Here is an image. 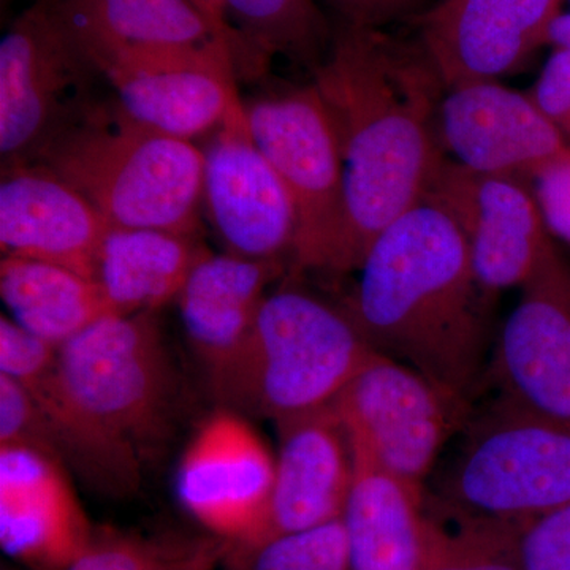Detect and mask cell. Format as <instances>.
<instances>
[{"label": "cell", "mask_w": 570, "mask_h": 570, "mask_svg": "<svg viewBox=\"0 0 570 570\" xmlns=\"http://www.w3.org/2000/svg\"><path fill=\"white\" fill-rule=\"evenodd\" d=\"M311 80L343 154L346 225L336 275H347L389 225L425 200L448 159L438 137L448 89L417 40L341 21Z\"/></svg>", "instance_id": "1"}, {"label": "cell", "mask_w": 570, "mask_h": 570, "mask_svg": "<svg viewBox=\"0 0 570 570\" xmlns=\"http://www.w3.org/2000/svg\"><path fill=\"white\" fill-rule=\"evenodd\" d=\"M358 273L341 303L371 347L468 401L482 371L490 296L455 223L422 202L377 236Z\"/></svg>", "instance_id": "2"}, {"label": "cell", "mask_w": 570, "mask_h": 570, "mask_svg": "<svg viewBox=\"0 0 570 570\" xmlns=\"http://www.w3.org/2000/svg\"><path fill=\"white\" fill-rule=\"evenodd\" d=\"M157 313L108 316L59 346L55 370L28 390L63 463L99 490L126 494L168 436L179 379Z\"/></svg>", "instance_id": "3"}, {"label": "cell", "mask_w": 570, "mask_h": 570, "mask_svg": "<svg viewBox=\"0 0 570 570\" xmlns=\"http://www.w3.org/2000/svg\"><path fill=\"white\" fill-rule=\"evenodd\" d=\"M33 163L80 190L111 227L202 235L204 153L102 99Z\"/></svg>", "instance_id": "4"}, {"label": "cell", "mask_w": 570, "mask_h": 570, "mask_svg": "<svg viewBox=\"0 0 570 570\" xmlns=\"http://www.w3.org/2000/svg\"><path fill=\"white\" fill-rule=\"evenodd\" d=\"M373 352L343 303L283 283L208 381L223 407L277 423L330 406Z\"/></svg>", "instance_id": "5"}, {"label": "cell", "mask_w": 570, "mask_h": 570, "mask_svg": "<svg viewBox=\"0 0 570 570\" xmlns=\"http://www.w3.org/2000/svg\"><path fill=\"white\" fill-rule=\"evenodd\" d=\"M102 73L62 0H33L0 41V156L33 163L94 105Z\"/></svg>", "instance_id": "6"}, {"label": "cell", "mask_w": 570, "mask_h": 570, "mask_svg": "<svg viewBox=\"0 0 570 570\" xmlns=\"http://www.w3.org/2000/svg\"><path fill=\"white\" fill-rule=\"evenodd\" d=\"M250 137L291 195L295 272L336 275L346 225V179L335 127L313 80L243 100Z\"/></svg>", "instance_id": "7"}, {"label": "cell", "mask_w": 570, "mask_h": 570, "mask_svg": "<svg viewBox=\"0 0 570 570\" xmlns=\"http://www.w3.org/2000/svg\"><path fill=\"white\" fill-rule=\"evenodd\" d=\"M449 498L478 515L530 521L570 505V422L501 397L469 428Z\"/></svg>", "instance_id": "8"}, {"label": "cell", "mask_w": 570, "mask_h": 570, "mask_svg": "<svg viewBox=\"0 0 570 570\" xmlns=\"http://www.w3.org/2000/svg\"><path fill=\"white\" fill-rule=\"evenodd\" d=\"M82 45L124 115L146 129L194 142L245 111L225 40L195 47Z\"/></svg>", "instance_id": "9"}, {"label": "cell", "mask_w": 570, "mask_h": 570, "mask_svg": "<svg viewBox=\"0 0 570 570\" xmlns=\"http://www.w3.org/2000/svg\"><path fill=\"white\" fill-rule=\"evenodd\" d=\"M466 401L374 351L330 404L354 456L422 487Z\"/></svg>", "instance_id": "10"}, {"label": "cell", "mask_w": 570, "mask_h": 570, "mask_svg": "<svg viewBox=\"0 0 570 570\" xmlns=\"http://www.w3.org/2000/svg\"><path fill=\"white\" fill-rule=\"evenodd\" d=\"M423 202L459 227L489 296L523 287L557 246L532 181L521 176L483 174L448 157Z\"/></svg>", "instance_id": "11"}, {"label": "cell", "mask_w": 570, "mask_h": 570, "mask_svg": "<svg viewBox=\"0 0 570 570\" xmlns=\"http://www.w3.org/2000/svg\"><path fill=\"white\" fill-rule=\"evenodd\" d=\"M276 456L246 415L220 407L198 425L176 478L183 508L232 550L245 549L264 524Z\"/></svg>", "instance_id": "12"}, {"label": "cell", "mask_w": 570, "mask_h": 570, "mask_svg": "<svg viewBox=\"0 0 570 570\" xmlns=\"http://www.w3.org/2000/svg\"><path fill=\"white\" fill-rule=\"evenodd\" d=\"M200 148L202 205L225 253L265 262L292 257L296 235L294 204L275 168L250 137L245 111L208 135Z\"/></svg>", "instance_id": "13"}, {"label": "cell", "mask_w": 570, "mask_h": 570, "mask_svg": "<svg viewBox=\"0 0 570 570\" xmlns=\"http://www.w3.org/2000/svg\"><path fill=\"white\" fill-rule=\"evenodd\" d=\"M564 0H438L412 18L445 89L519 73L547 40Z\"/></svg>", "instance_id": "14"}, {"label": "cell", "mask_w": 570, "mask_h": 570, "mask_svg": "<svg viewBox=\"0 0 570 570\" xmlns=\"http://www.w3.org/2000/svg\"><path fill=\"white\" fill-rule=\"evenodd\" d=\"M493 371L501 397L570 422V261L557 246L521 287Z\"/></svg>", "instance_id": "15"}, {"label": "cell", "mask_w": 570, "mask_h": 570, "mask_svg": "<svg viewBox=\"0 0 570 570\" xmlns=\"http://www.w3.org/2000/svg\"><path fill=\"white\" fill-rule=\"evenodd\" d=\"M438 137L445 156L471 170L530 181L569 145L528 92L499 81L448 89L439 105Z\"/></svg>", "instance_id": "16"}, {"label": "cell", "mask_w": 570, "mask_h": 570, "mask_svg": "<svg viewBox=\"0 0 570 570\" xmlns=\"http://www.w3.org/2000/svg\"><path fill=\"white\" fill-rule=\"evenodd\" d=\"M94 528L66 463L24 445H0V543L29 570H67Z\"/></svg>", "instance_id": "17"}, {"label": "cell", "mask_w": 570, "mask_h": 570, "mask_svg": "<svg viewBox=\"0 0 570 570\" xmlns=\"http://www.w3.org/2000/svg\"><path fill=\"white\" fill-rule=\"evenodd\" d=\"M107 219L70 183L39 163L3 165L0 247L3 257L63 266L94 281Z\"/></svg>", "instance_id": "18"}, {"label": "cell", "mask_w": 570, "mask_h": 570, "mask_svg": "<svg viewBox=\"0 0 570 570\" xmlns=\"http://www.w3.org/2000/svg\"><path fill=\"white\" fill-rule=\"evenodd\" d=\"M279 450L264 524L245 549L343 519L354 478L346 433L330 406L276 423Z\"/></svg>", "instance_id": "19"}, {"label": "cell", "mask_w": 570, "mask_h": 570, "mask_svg": "<svg viewBox=\"0 0 570 570\" xmlns=\"http://www.w3.org/2000/svg\"><path fill=\"white\" fill-rule=\"evenodd\" d=\"M284 265L212 253L190 273L176 303L189 346L208 379L245 344Z\"/></svg>", "instance_id": "20"}, {"label": "cell", "mask_w": 570, "mask_h": 570, "mask_svg": "<svg viewBox=\"0 0 570 570\" xmlns=\"http://www.w3.org/2000/svg\"><path fill=\"white\" fill-rule=\"evenodd\" d=\"M352 460L343 513L351 570H419L428 528L422 487L360 456Z\"/></svg>", "instance_id": "21"}, {"label": "cell", "mask_w": 570, "mask_h": 570, "mask_svg": "<svg viewBox=\"0 0 570 570\" xmlns=\"http://www.w3.org/2000/svg\"><path fill=\"white\" fill-rule=\"evenodd\" d=\"M209 253L200 236L110 227L97 254L94 283L116 316L157 313L176 302Z\"/></svg>", "instance_id": "22"}, {"label": "cell", "mask_w": 570, "mask_h": 570, "mask_svg": "<svg viewBox=\"0 0 570 570\" xmlns=\"http://www.w3.org/2000/svg\"><path fill=\"white\" fill-rule=\"evenodd\" d=\"M239 75L261 78L276 58L313 71L324 62L333 22L317 0H217Z\"/></svg>", "instance_id": "23"}, {"label": "cell", "mask_w": 570, "mask_h": 570, "mask_svg": "<svg viewBox=\"0 0 570 570\" xmlns=\"http://www.w3.org/2000/svg\"><path fill=\"white\" fill-rule=\"evenodd\" d=\"M0 295L9 317L58 347L100 318L116 316L99 284L31 258L2 257Z\"/></svg>", "instance_id": "24"}, {"label": "cell", "mask_w": 570, "mask_h": 570, "mask_svg": "<svg viewBox=\"0 0 570 570\" xmlns=\"http://www.w3.org/2000/svg\"><path fill=\"white\" fill-rule=\"evenodd\" d=\"M82 43L195 47L227 37L197 0H62ZM230 45V43H228Z\"/></svg>", "instance_id": "25"}, {"label": "cell", "mask_w": 570, "mask_h": 570, "mask_svg": "<svg viewBox=\"0 0 570 570\" xmlns=\"http://www.w3.org/2000/svg\"><path fill=\"white\" fill-rule=\"evenodd\" d=\"M524 524L463 510L452 527L428 517L419 570H524Z\"/></svg>", "instance_id": "26"}, {"label": "cell", "mask_w": 570, "mask_h": 570, "mask_svg": "<svg viewBox=\"0 0 570 570\" xmlns=\"http://www.w3.org/2000/svg\"><path fill=\"white\" fill-rule=\"evenodd\" d=\"M230 558L238 570H351L343 519L232 551Z\"/></svg>", "instance_id": "27"}, {"label": "cell", "mask_w": 570, "mask_h": 570, "mask_svg": "<svg viewBox=\"0 0 570 570\" xmlns=\"http://www.w3.org/2000/svg\"><path fill=\"white\" fill-rule=\"evenodd\" d=\"M0 445H24L61 459L43 411L28 390L6 374H0Z\"/></svg>", "instance_id": "28"}, {"label": "cell", "mask_w": 570, "mask_h": 570, "mask_svg": "<svg viewBox=\"0 0 570 570\" xmlns=\"http://www.w3.org/2000/svg\"><path fill=\"white\" fill-rule=\"evenodd\" d=\"M184 558H168L159 547L119 532L94 531L89 546L67 570H176Z\"/></svg>", "instance_id": "29"}, {"label": "cell", "mask_w": 570, "mask_h": 570, "mask_svg": "<svg viewBox=\"0 0 570 570\" xmlns=\"http://www.w3.org/2000/svg\"><path fill=\"white\" fill-rule=\"evenodd\" d=\"M59 347L18 325L13 318L0 317V374L24 389L43 381L55 370Z\"/></svg>", "instance_id": "30"}, {"label": "cell", "mask_w": 570, "mask_h": 570, "mask_svg": "<svg viewBox=\"0 0 570 570\" xmlns=\"http://www.w3.org/2000/svg\"><path fill=\"white\" fill-rule=\"evenodd\" d=\"M524 570H570V505L524 524Z\"/></svg>", "instance_id": "31"}, {"label": "cell", "mask_w": 570, "mask_h": 570, "mask_svg": "<svg viewBox=\"0 0 570 570\" xmlns=\"http://www.w3.org/2000/svg\"><path fill=\"white\" fill-rule=\"evenodd\" d=\"M528 96L570 141V51L551 52Z\"/></svg>", "instance_id": "32"}, {"label": "cell", "mask_w": 570, "mask_h": 570, "mask_svg": "<svg viewBox=\"0 0 570 570\" xmlns=\"http://www.w3.org/2000/svg\"><path fill=\"white\" fill-rule=\"evenodd\" d=\"M551 235L570 243V141L558 159L532 179Z\"/></svg>", "instance_id": "33"}, {"label": "cell", "mask_w": 570, "mask_h": 570, "mask_svg": "<svg viewBox=\"0 0 570 570\" xmlns=\"http://www.w3.org/2000/svg\"><path fill=\"white\" fill-rule=\"evenodd\" d=\"M336 21L367 29H384L396 21L417 17L425 0H322Z\"/></svg>", "instance_id": "34"}, {"label": "cell", "mask_w": 570, "mask_h": 570, "mask_svg": "<svg viewBox=\"0 0 570 570\" xmlns=\"http://www.w3.org/2000/svg\"><path fill=\"white\" fill-rule=\"evenodd\" d=\"M546 43L553 47V50L570 51V11H561L551 21L549 31H547Z\"/></svg>", "instance_id": "35"}, {"label": "cell", "mask_w": 570, "mask_h": 570, "mask_svg": "<svg viewBox=\"0 0 570 570\" xmlns=\"http://www.w3.org/2000/svg\"><path fill=\"white\" fill-rule=\"evenodd\" d=\"M214 554L209 550H198L187 554L178 570H212Z\"/></svg>", "instance_id": "36"}, {"label": "cell", "mask_w": 570, "mask_h": 570, "mask_svg": "<svg viewBox=\"0 0 570 570\" xmlns=\"http://www.w3.org/2000/svg\"><path fill=\"white\" fill-rule=\"evenodd\" d=\"M197 2L200 3L202 9L208 14L214 26L230 40V32H228L227 26H225L223 13H220L219 9V2H217V0H197Z\"/></svg>", "instance_id": "37"}, {"label": "cell", "mask_w": 570, "mask_h": 570, "mask_svg": "<svg viewBox=\"0 0 570 570\" xmlns=\"http://www.w3.org/2000/svg\"><path fill=\"white\" fill-rule=\"evenodd\" d=\"M11 2H13V0H2V9H6V7H9Z\"/></svg>", "instance_id": "38"}, {"label": "cell", "mask_w": 570, "mask_h": 570, "mask_svg": "<svg viewBox=\"0 0 570 570\" xmlns=\"http://www.w3.org/2000/svg\"><path fill=\"white\" fill-rule=\"evenodd\" d=\"M184 560H186V558H184ZM179 566H181V564H179ZM178 569H179V568H178ZM178 569H176V570H178Z\"/></svg>", "instance_id": "39"}]
</instances>
